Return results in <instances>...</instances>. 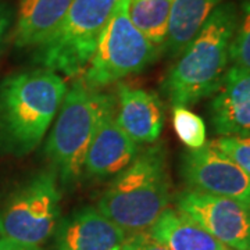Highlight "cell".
Instances as JSON below:
<instances>
[{
    "instance_id": "1",
    "label": "cell",
    "mask_w": 250,
    "mask_h": 250,
    "mask_svg": "<svg viewBox=\"0 0 250 250\" xmlns=\"http://www.w3.org/2000/svg\"><path fill=\"white\" fill-rule=\"evenodd\" d=\"M67 88L60 74L42 67L0 81V156L24 157L35 150L57 116Z\"/></svg>"
},
{
    "instance_id": "2",
    "label": "cell",
    "mask_w": 250,
    "mask_h": 250,
    "mask_svg": "<svg viewBox=\"0 0 250 250\" xmlns=\"http://www.w3.org/2000/svg\"><path fill=\"white\" fill-rule=\"evenodd\" d=\"M238 17L239 9L233 1L221 3L177 57L161 82L172 107L196 104L220 89L229 70V47Z\"/></svg>"
},
{
    "instance_id": "3",
    "label": "cell",
    "mask_w": 250,
    "mask_h": 250,
    "mask_svg": "<svg viewBox=\"0 0 250 250\" xmlns=\"http://www.w3.org/2000/svg\"><path fill=\"white\" fill-rule=\"evenodd\" d=\"M171 200V178L164 145H152L108 185L98 202L99 211L125 233L147 232Z\"/></svg>"
},
{
    "instance_id": "4",
    "label": "cell",
    "mask_w": 250,
    "mask_h": 250,
    "mask_svg": "<svg viewBox=\"0 0 250 250\" xmlns=\"http://www.w3.org/2000/svg\"><path fill=\"white\" fill-rule=\"evenodd\" d=\"M106 92L93 89L77 77L67 88L45 145V156L62 187L75 185L102 111Z\"/></svg>"
},
{
    "instance_id": "5",
    "label": "cell",
    "mask_w": 250,
    "mask_h": 250,
    "mask_svg": "<svg viewBox=\"0 0 250 250\" xmlns=\"http://www.w3.org/2000/svg\"><path fill=\"white\" fill-rule=\"evenodd\" d=\"M121 0H72L59 29L34 49V62L65 77L83 74Z\"/></svg>"
},
{
    "instance_id": "6",
    "label": "cell",
    "mask_w": 250,
    "mask_h": 250,
    "mask_svg": "<svg viewBox=\"0 0 250 250\" xmlns=\"http://www.w3.org/2000/svg\"><path fill=\"white\" fill-rule=\"evenodd\" d=\"M160 52V47L153 45L131 21L129 0H121L100 36L82 80L90 88L102 90L146 70Z\"/></svg>"
},
{
    "instance_id": "7",
    "label": "cell",
    "mask_w": 250,
    "mask_h": 250,
    "mask_svg": "<svg viewBox=\"0 0 250 250\" xmlns=\"http://www.w3.org/2000/svg\"><path fill=\"white\" fill-rule=\"evenodd\" d=\"M59 178L50 167L18 187L0 215V236L42 246L56 231L60 218Z\"/></svg>"
},
{
    "instance_id": "8",
    "label": "cell",
    "mask_w": 250,
    "mask_h": 250,
    "mask_svg": "<svg viewBox=\"0 0 250 250\" xmlns=\"http://www.w3.org/2000/svg\"><path fill=\"white\" fill-rule=\"evenodd\" d=\"M177 210L231 250H250V205L187 189L175 197Z\"/></svg>"
},
{
    "instance_id": "9",
    "label": "cell",
    "mask_w": 250,
    "mask_h": 250,
    "mask_svg": "<svg viewBox=\"0 0 250 250\" xmlns=\"http://www.w3.org/2000/svg\"><path fill=\"white\" fill-rule=\"evenodd\" d=\"M179 174L192 190L250 205L249 175L213 142L182 153Z\"/></svg>"
},
{
    "instance_id": "10",
    "label": "cell",
    "mask_w": 250,
    "mask_h": 250,
    "mask_svg": "<svg viewBox=\"0 0 250 250\" xmlns=\"http://www.w3.org/2000/svg\"><path fill=\"white\" fill-rule=\"evenodd\" d=\"M138 145L131 141L116 118V96L106 93L99 121L83 161L82 177L106 179L116 177L134 160Z\"/></svg>"
},
{
    "instance_id": "11",
    "label": "cell",
    "mask_w": 250,
    "mask_h": 250,
    "mask_svg": "<svg viewBox=\"0 0 250 250\" xmlns=\"http://www.w3.org/2000/svg\"><path fill=\"white\" fill-rule=\"evenodd\" d=\"M126 233L96 207H82L54 231V250H121Z\"/></svg>"
},
{
    "instance_id": "12",
    "label": "cell",
    "mask_w": 250,
    "mask_h": 250,
    "mask_svg": "<svg viewBox=\"0 0 250 250\" xmlns=\"http://www.w3.org/2000/svg\"><path fill=\"white\" fill-rule=\"evenodd\" d=\"M208 116L220 136L250 138V71L229 67L208 104Z\"/></svg>"
},
{
    "instance_id": "13",
    "label": "cell",
    "mask_w": 250,
    "mask_h": 250,
    "mask_svg": "<svg viewBox=\"0 0 250 250\" xmlns=\"http://www.w3.org/2000/svg\"><path fill=\"white\" fill-rule=\"evenodd\" d=\"M116 118L121 129L139 146L159 141L166 113L156 93L128 85H118Z\"/></svg>"
},
{
    "instance_id": "14",
    "label": "cell",
    "mask_w": 250,
    "mask_h": 250,
    "mask_svg": "<svg viewBox=\"0 0 250 250\" xmlns=\"http://www.w3.org/2000/svg\"><path fill=\"white\" fill-rule=\"evenodd\" d=\"M72 0H20L13 42L20 49H35L59 29Z\"/></svg>"
},
{
    "instance_id": "15",
    "label": "cell",
    "mask_w": 250,
    "mask_h": 250,
    "mask_svg": "<svg viewBox=\"0 0 250 250\" xmlns=\"http://www.w3.org/2000/svg\"><path fill=\"white\" fill-rule=\"evenodd\" d=\"M147 233L168 250H231L177 208H166Z\"/></svg>"
},
{
    "instance_id": "16",
    "label": "cell",
    "mask_w": 250,
    "mask_h": 250,
    "mask_svg": "<svg viewBox=\"0 0 250 250\" xmlns=\"http://www.w3.org/2000/svg\"><path fill=\"white\" fill-rule=\"evenodd\" d=\"M224 0H172L161 53L177 59Z\"/></svg>"
},
{
    "instance_id": "17",
    "label": "cell",
    "mask_w": 250,
    "mask_h": 250,
    "mask_svg": "<svg viewBox=\"0 0 250 250\" xmlns=\"http://www.w3.org/2000/svg\"><path fill=\"white\" fill-rule=\"evenodd\" d=\"M172 0H129V17L153 45L163 49Z\"/></svg>"
},
{
    "instance_id": "18",
    "label": "cell",
    "mask_w": 250,
    "mask_h": 250,
    "mask_svg": "<svg viewBox=\"0 0 250 250\" xmlns=\"http://www.w3.org/2000/svg\"><path fill=\"white\" fill-rule=\"evenodd\" d=\"M172 125L175 134L188 149H200L207 139L206 124L202 117L185 106L172 107Z\"/></svg>"
},
{
    "instance_id": "19",
    "label": "cell",
    "mask_w": 250,
    "mask_h": 250,
    "mask_svg": "<svg viewBox=\"0 0 250 250\" xmlns=\"http://www.w3.org/2000/svg\"><path fill=\"white\" fill-rule=\"evenodd\" d=\"M229 64L233 68L250 71V0H243L238 24L229 47Z\"/></svg>"
},
{
    "instance_id": "20",
    "label": "cell",
    "mask_w": 250,
    "mask_h": 250,
    "mask_svg": "<svg viewBox=\"0 0 250 250\" xmlns=\"http://www.w3.org/2000/svg\"><path fill=\"white\" fill-rule=\"evenodd\" d=\"M213 143L228 157H231L250 178V138L220 136Z\"/></svg>"
},
{
    "instance_id": "21",
    "label": "cell",
    "mask_w": 250,
    "mask_h": 250,
    "mask_svg": "<svg viewBox=\"0 0 250 250\" xmlns=\"http://www.w3.org/2000/svg\"><path fill=\"white\" fill-rule=\"evenodd\" d=\"M121 250H168L160 242L153 239L149 233H134L126 238Z\"/></svg>"
},
{
    "instance_id": "22",
    "label": "cell",
    "mask_w": 250,
    "mask_h": 250,
    "mask_svg": "<svg viewBox=\"0 0 250 250\" xmlns=\"http://www.w3.org/2000/svg\"><path fill=\"white\" fill-rule=\"evenodd\" d=\"M10 24H11V14L7 6H4L3 3H0V50L4 42V38L7 35Z\"/></svg>"
},
{
    "instance_id": "23",
    "label": "cell",
    "mask_w": 250,
    "mask_h": 250,
    "mask_svg": "<svg viewBox=\"0 0 250 250\" xmlns=\"http://www.w3.org/2000/svg\"><path fill=\"white\" fill-rule=\"evenodd\" d=\"M0 250H43L42 246H31L25 243H20L6 236H0Z\"/></svg>"
}]
</instances>
